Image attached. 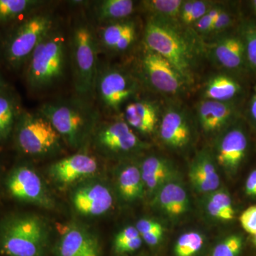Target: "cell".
Wrapping results in <instances>:
<instances>
[{
    "mask_svg": "<svg viewBox=\"0 0 256 256\" xmlns=\"http://www.w3.org/2000/svg\"><path fill=\"white\" fill-rule=\"evenodd\" d=\"M68 66V38L57 23L38 44L25 66L28 90L42 94L58 86L65 78Z\"/></svg>",
    "mask_w": 256,
    "mask_h": 256,
    "instance_id": "cell-1",
    "label": "cell"
},
{
    "mask_svg": "<svg viewBox=\"0 0 256 256\" xmlns=\"http://www.w3.org/2000/svg\"><path fill=\"white\" fill-rule=\"evenodd\" d=\"M68 38L69 66L76 96L94 101L100 52L95 24L82 12L72 23Z\"/></svg>",
    "mask_w": 256,
    "mask_h": 256,
    "instance_id": "cell-2",
    "label": "cell"
},
{
    "mask_svg": "<svg viewBox=\"0 0 256 256\" xmlns=\"http://www.w3.org/2000/svg\"><path fill=\"white\" fill-rule=\"evenodd\" d=\"M52 124L64 142L80 148L99 122L100 111L94 101L77 96L44 102L38 110Z\"/></svg>",
    "mask_w": 256,
    "mask_h": 256,
    "instance_id": "cell-3",
    "label": "cell"
},
{
    "mask_svg": "<svg viewBox=\"0 0 256 256\" xmlns=\"http://www.w3.org/2000/svg\"><path fill=\"white\" fill-rule=\"evenodd\" d=\"M57 23L54 12L46 6L15 22L0 48L5 66L15 72L24 68L34 50Z\"/></svg>",
    "mask_w": 256,
    "mask_h": 256,
    "instance_id": "cell-4",
    "label": "cell"
},
{
    "mask_svg": "<svg viewBox=\"0 0 256 256\" xmlns=\"http://www.w3.org/2000/svg\"><path fill=\"white\" fill-rule=\"evenodd\" d=\"M176 23L150 16L144 28V46L164 57L188 84L193 80L195 50Z\"/></svg>",
    "mask_w": 256,
    "mask_h": 256,
    "instance_id": "cell-5",
    "label": "cell"
},
{
    "mask_svg": "<svg viewBox=\"0 0 256 256\" xmlns=\"http://www.w3.org/2000/svg\"><path fill=\"white\" fill-rule=\"evenodd\" d=\"M50 240L48 226L36 215L12 217L0 230V250L8 256H48Z\"/></svg>",
    "mask_w": 256,
    "mask_h": 256,
    "instance_id": "cell-6",
    "label": "cell"
},
{
    "mask_svg": "<svg viewBox=\"0 0 256 256\" xmlns=\"http://www.w3.org/2000/svg\"><path fill=\"white\" fill-rule=\"evenodd\" d=\"M15 140L24 154L46 156L58 152L64 142L52 124L40 112L23 110L14 128Z\"/></svg>",
    "mask_w": 256,
    "mask_h": 256,
    "instance_id": "cell-7",
    "label": "cell"
},
{
    "mask_svg": "<svg viewBox=\"0 0 256 256\" xmlns=\"http://www.w3.org/2000/svg\"><path fill=\"white\" fill-rule=\"evenodd\" d=\"M140 90L139 79L126 69L100 63L96 77L94 100L105 112H120L134 100Z\"/></svg>",
    "mask_w": 256,
    "mask_h": 256,
    "instance_id": "cell-8",
    "label": "cell"
},
{
    "mask_svg": "<svg viewBox=\"0 0 256 256\" xmlns=\"http://www.w3.org/2000/svg\"><path fill=\"white\" fill-rule=\"evenodd\" d=\"M139 66L142 82L159 94L178 96L182 94L188 85L168 60L146 47L140 58Z\"/></svg>",
    "mask_w": 256,
    "mask_h": 256,
    "instance_id": "cell-9",
    "label": "cell"
},
{
    "mask_svg": "<svg viewBox=\"0 0 256 256\" xmlns=\"http://www.w3.org/2000/svg\"><path fill=\"white\" fill-rule=\"evenodd\" d=\"M98 124L92 134L96 146L101 151L114 154H126L142 148L140 140L124 120Z\"/></svg>",
    "mask_w": 256,
    "mask_h": 256,
    "instance_id": "cell-10",
    "label": "cell"
},
{
    "mask_svg": "<svg viewBox=\"0 0 256 256\" xmlns=\"http://www.w3.org/2000/svg\"><path fill=\"white\" fill-rule=\"evenodd\" d=\"M8 186L11 194L21 201L50 208L53 198L40 175L28 166L16 168L10 175Z\"/></svg>",
    "mask_w": 256,
    "mask_h": 256,
    "instance_id": "cell-11",
    "label": "cell"
},
{
    "mask_svg": "<svg viewBox=\"0 0 256 256\" xmlns=\"http://www.w3.org/2000/svg\"><path fill=\"white\" fill-rule=\"evenodd\" d=\"M56 247V256H101L98 238L82 224L60 226Z\"/></svg>",
    "mask_w": 256,
    "mask_h": 256,
    "instance_id": "cell-12",
    "label": "cell"
},
{
    "mask_svg": "<svg viewBox=\"0 0 256 256\" xmlns=\"http://www.w3.org/2000/svg\"><path fill=\"white\" fill-rule=\"evenodd\" d=\"M98 170V163L94 156L86 153H77L52 164L50 174L56 183L65 186L90 178Z\"/></svg>",
    "mask_w": 256,
    "mask_h": 256,
    "instance_id": "cell-13",
    "label": "cell"
},
{
    "mask_svg": "<svg viewBox=\"0 0 256 256\" xmlns=\"http://www.w3.org/2000/svg\"><path fill=\"white\" fill-rule=\"evenodd\" d=\"M75 210L86 216H99L108 213L114 205V196L106 185L92 182L76 188L72 196Z\"/></svg>",
    "mask_w": 256,
    "mask_h": 256,
    "instance_id": "cell-14",
    "label": "cell"
},
{
    "mask_svg": "<svg viewBox=\"0 0 256 256\" xmlns=\"http://www.w3.org/2000/svg\"><path fill=\"white\" fill-rule=\"evenodd\" d=\"M160 134L162 142L174 150L188 146L192 140V128L186 111L171 106L164 111L160 122Z\"/></svg>",
    "mask_w": 256,
    "mask_h": 256,
    "instance_id": "cell-15",
    "label": "cell"
},
{
    "mask_svg": "<svg viewBox=\"0 0 256 256\" xmlns=\"http://www.w3.org/2000/svg\"><path fill=\"white\" fill-rule=\"evenodd\" d=\"M196 112L202 130L205 132L214 133L236 122L240 111L236 102L204 100L197 106Z\"/></svg>",
    "mask_w": 256,
    "mask_h": 256,
    "instance_id": "cell-16",
    "label": "cell"
},
{
    "mask_svg": "<svg viewBox=\"0 0 256 256\" xmlns=\"http://www.w3.org/2000/svg\"><path fill=\"white\" fill-rule=\"evenodd\" d=\"M216 63L232 72L248 68L245 43L240 33L222 36L210 48Z\"/></svg>",
    "mask_w": 256,
    "mask_h": 256,
    "instance_id": "cell-17",
    "label": "cell"
},
{
    "mask_svg": "<svg viewBox=\"0 0 256 256\" xmlns=\"http://www.w3.org/2000/svg\"><path fill=\"white\" fill-rule=\"evenodd\" d=\"M100 50L122 53L130 48L137 38V25L126 20L100 26L97 30Z\"/></svg>",
    "mask_w": 256,
    "mask_h": 256,
    "instance_id": "cell-18",
    "label": "cell"
},
{
    "mask_svg": "<svg viewBox=\"0 0 256 256\" xmlns=\"http://www.w3.org/2000/svg\"><path fill=\"white\" fill-rule=\"evenodd\" d=\"M247 134L242 128L234 126L220 139L217 152L218 164L229 172L238 169L246 156Z\"/></svg>",
    "mask_w": 256,
    "mask_h": 256,
    "instance_id": "cell-19",
    "label": "cell"
},
{
    "mask_svg": "<svg viewBox=\"0 0 256 256\" xmlns=\"http://www.w3.org/2000/svg\"><path fill=\"white\" fill-rule=\"evenodd\" d=\"M124 120L130 127L143 134L156 132L159 122V109L151 101L134 99L124 108Z\"/></svg>",
    "mask_w": 256,
    "mask_h": 256,
    "instance_id": "cell-20",
    "label": "cell"
},
{
    "mask_svg": "<svg viewBox=\"0 0 256 256\" xmlns=\"http://www.w3.org/2000/svg\"><path fill=\"white\" fill-rule=\"evenodd\" d=\"M90 18L100 26L128 20L136 11V2L132 0H100L90 2Z\"/></svg>",
    "mask_w": 256,
    "mask_h": 256,
    "instance_id": "cell-21",
    "label": "cell"
},
{
    "mask_svg": "<svg viewBox=\"0 0 256 256\" xmlns=\"http://www.w3.org/2000/svg\"><path fill=\"white\" fill-rule=\"evenodd\" d=\"M192 186L202 194L213 193L220 186V178L213 160L207 154H200L192 163L188 172Z\"/></svg>",
    "mask_w": 256,
    "mask_h": 256,
    "instance_id": "cell-22",
    "label": "cell"
},
{
    "mask_svg": "<svg viewBox=\"0 0 256 256\" xmlns=\"http://www.w3.org/2000/svg\"><path fill=\"white\" fill-rule=\"evenodd\" d=\"M156 203L170 217H178L188 210L190 201L184 188L178 184L166 183L158 190Z\"/></svg>",
    "mask_w": 256,
    "mask_h": 256,
    "instance_id": "cell-23",
    "label": "cell"
},
{
    "mask_svg": "<svg viewBox=\"0 0 256 256\" xmlns=\"http://www.w3.org/2000/svg\"><path fill=\"white\" fill-rule=\"evenodd\" d=\"M24 109L18 94L9 88L0 92V142L8 140Z\"/></svg>",
    "mask_w": 256,
    "mask_h": 256,
    "instance_id": "cell-24",
    "label": "cell"
},
{
    "mask_svg": "<svg viewBox=\"0 0 256 256\" xmlns=\"http://www.w3.org/2000/svg\"><path fill=\"white\" fill-rule=\"evenodd\" d=\"M242 90V86L236 79L226 74H218L207 82L204 97V100L216 102H236Z\"/></svg>",
    "mask_w": 256,
    "mask_h": 256,
    "instance_id": "cell-25",
    "label": "cell"
},
{
    "mask_svg": "<svg viewBox=\"0 0 256 256\" xmlns=\"http://www.w3.org/2000/svg\"><path fill=\"white\" fill-rule=\"evenodd\" d=\"M140 170L144 188L152 192L158 191L166 184L172 174L170 163L154 156L144 160Z\"/></svg>",
    "mask_w": 256,
    "mask_h": 256,
    "instance_id": "cell-26",
    "label": "cell"
},
{
    "mask_svg": "<svg viewBox=\"0 0 256 256\" xmlns=\"http://www.w3.org/2000/svg\"><path fill=\"white\" fill-rule=\"evenodd\" d=\"M48 4L43 0H0V28Z\"/></svg>",
    "mask_w": 256,
    "mask_h": 256,
    "instance_id": "cell-27",
    "label": "cell"
},
{
    "mask_svg": "<svg viewBox=\"0 0 256 256\" xmlns=\"http://www.w3.org/2000/svg\"><path fill=\"white\" fill-rule=\"evenodd\" d=\"M118 188L121 196L126 201H136L142 198L146 188L140 169L134 165L124 168L119 175Z\"/></svg>",
    "mask_w": 256,
    "mask_h": 256,
    "instance_id": "cell-28",
    "label": "cell"
},
{
    "mask_svg": "<svg viewBox=\"0 0 256 256\" xmlns=\"http://www.w3.org/2000/svg\"><path fill=\"white\" fill-rule=\"evenodd\" d=\"M183 3L182 0H144L140 6L152 18L178 22Z\"/></svg>",
    "mask_w": 256,
    "mask_h": 256,
    "instance_id": "cell-29",
    "label": "cell"
},
{
    "mask_svg": "<svg viewBox=\"0 0 256 256\" xmlns=\"http://www.w3.org/2000/svg\"><path fill=\"white\" fill-rule=\"evenodd\" d=\"M207 210L213 218L222 222H230L236 216L232 198L227 192L216 191L212 193L206 204Z\"/></svg>",
    "mask_w": 256,
    "mask_h": 256,
    "instance_id": "cell-30",
    "label": "cell"
},
{
    "mask_svg": "<svg viewBox=\"0 0 256 256\" xmlns=\"http://www.w3.org/2000/svg\"><path fill=\"white\" fill-rule=\"evenodd\" d=\"M143 240L134 226L124 228L114 240V250L118 255H127L137 252L142 246Z\"/></svg>",
    "mask_w": 256,
    "mask_h": 256,
    "instance_id": "cell-31",
    "label": "cell"
},
{
    "mask_svg": "<svg viewBox=\"0 0 256 256\" xmlns=\"http://www.w3.org/2000/svg\"><path fill=\"white\" fill-rule=\"evenodd\" d=\"M238 32L245 43L248 68L256 74V24L245 22Z\"/></svg>",
    "mask_w": 256,
    "mask_h": 256,
    "instance_id": "cell-32",
    "label": "cell"
},
{
    "mask_svg": "<svg viewBox=\"0 0 256 256\" xmlns=\"http://www.w3.org/2000/svg\"><path fill=\"white\" fill-rule=\"evenodd\" d=\"M204 238L196 232H188L180 237L174 248L176 256H194L201 250Z\"/></svg>",
    "mask_w": 256,
    "mask_h": 256,
    "instance_id": "cell-33",
    "label": "cell"
},
{
    "mask_svg": "<svg viewBox=\"0 0 256 256\" xmlns=\"http://www.w3.org/2000/svg\"><path fill=\"white\" fill-rule=\"evenodd\" d=\"M136 227L140 234L143 242L150 246H156L162 240L164 228L156 220L143 218L138 222Z\"/></svg>",
    "mask_w": 256,
    "mask_h": 256,
    "instance_id": "cell-34",
    "label": "cell"
},
{
    "mask_svg": "<svg viewBox=\"0 0 256 256\" xmlns=\"http://www.w3.org/2000/svg\"><path fill=\"white\" fill-rule=\"evenodd\" d=\"M242 246L244 240L240 236H230L214 248L212 256H239Z\"/></svg>",
    "mask_w": 256,
    "mask_h": 256,
    "instance_id": "cell-35",
    "label": "cell"
},
{
    "mask_svg": "<svg viewBox=\"0 0 256 256\" xmlns=\"http://www.w3.org/2000/svg\"><path fill=\"white\" fill-rule=\"evenodd\" d=\"M213 6L214 4L210 2L194 0L193 8H192L191 15L188 18L186 26L194 25L198 20H201L204 15L208 13V12L212 9Z\"/></svg>",
    "mask_w": 256,
    "mask_h": 256,
    "instance_id": "cell-36",
    "label": "cell"
},
{
    "mask_svg": "<svg viewBox=\"0 0 256 256\" xmlns=\"http://www.w3.org/2000/svg\"><path fill=\"white\" fill-rule=\"evenodd\" d=\"M234 22H235V18H234V14L225 9L214 24L210 34H220L223 33L226 30H228L229 28L233 26Z\"/></svg>",
    "mask_w": 256,
    "mask_h": 256,
    "instance_id": "cell-37",
    "label": "cell"
},
{
    "mask_svg": "<svg viewBox=\"0 0 256 256\" xmlns=\"http://www.w3.org/2000/svg\"><path fill=\"white\" fill-rule=\"evenodd\" d=\"M242 228L247 233L256 234V206L249 207L240 217Z\"/></svg>",
    "mask_w": 256,
    "mask_h": 256,
    "instance_id": "cell-38",
    "label": "cell"
},
{
    "mask_svg": "<svg viewBox=\"0 0 256 256\" xmlns=\"http://www.w3.org/2000/svg\"><path fill=\"white\" fill-rule=\"evenodd\" d=\"M214 22V20L212 18L208 13H207L201 20H198L195 24L194 28H196V32L202 34H210Z\"/></svg>",
    "mask_w": 256,
    "mask_h": 256,
    "instance_id": "cell-39",
    "label": "cell"
},
{
    "mask_svg": "<svg viewBox=\"0 0 256 256\" xmlns=\"http://www.w3.org/2000/svg\"><path fill=\"white\" fill-rule=\"evenodd\" d=\"M193 4L194 0L184 1L181 12H180V20H178L183 24L186 25V22H188V18L191 15Z\"/></svg>",
    "mask_w": 256,
    "mask_h": 256,
    "instance_id": "cell-40",
    "label": "cell"
},
{
    "mask_svg": "<svg viewBox=\"0 0 256 256\" xmlns=\"http://www.w3.org/2000/svg\"><path fill=\"white\" fill-rule=\"evenodd\" d=\"M246 193L248 196L256 198V170L252 171L247 178Z\"/></svg>",
    "mask_w": 256,
    "mask_h": 256,
    "instance_id": "cell-41",
    "label": "cell"
},
{
    "mask_svg": "<svg viewBox=\"0 0 256 256\" xmlns=\"http://www.w3.org/2000/svg\"><path fill=\"white\" fill-rule=\"evenodd\" d=\"M248 118L252 126L256 128V96H254L249 102L247 109Z\"/></svg>",
    "mask_w": 256,
    "mask_h": 256,
    "instance_id": "cell-42",
    "label": "cell"
},
{
    "mask_svg": "<svg viewBox=\"0 0 256 256\" xmlns=\"http://www.w3.org/2000/svg\"><path fill=\"white\" fill-rule=\"evenodd\" d=\"M9 88H10L9 84L5 80L4 77L0 73V92H3V90H6Z\"/></svg>",
    "mask_w": 256,
    "mask_h": 256,
    "instance_id": "cell-43",
    "label": "cell"
},
{
    "mask_svg": "<svg viewBox=\"0 0 256 256\" xmlns=\"http://www.w3.org/2000/svg\"><path fill=\"white\" fill-rule=\"evenodd\" d=\"M252 10L255 12V14H256V0H254V1L252 2Z\"/></svg>",
    "mask_w": 256,
    "mask_h": 256,
    "instance_id": "cell-44",
    "label": "cell"
},
{
    "mask_svg": "<svg viewBox=\"0 0 256 256\" xmlns=\"http://www.w3.org/2000/svg\"><path fill=\"white\" fill-rule=\"evenodd\" d=\"M252 242H254V245L256 246V234L254 236V238H252Z\"/></svg>",
    "mask_w": 256,
    "mask_h": 256,
    "instance_id": "cell-45",
    "label": "cell"
},
{
    "mask_svg": "<svg viewBox=\"0 0 256 256\" xmlns=\"http://www.w3.org/2000/svg\"><path fill=\"white\" fill-rule=\"evenodd\" d=\"M256 96V86L255 88Z\"/></svg>",
    "mask_w": 256,
    "mask_h": 256,
    "instance_id": "cell-46",
    "label": "cell"
}]
</instances>
